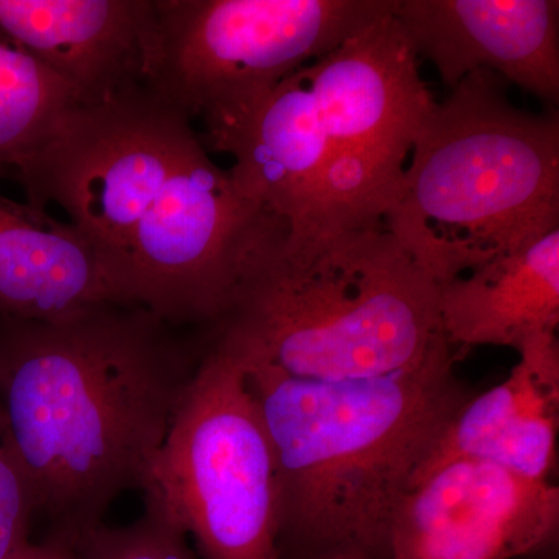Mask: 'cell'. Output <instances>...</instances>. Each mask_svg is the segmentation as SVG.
<instances>
[{"mask_svg":"<svg viewBox=\"0 0 559 559\" xmlns=\"http://www.w3.org/2000/svg\"><path fill=\"white\" fill-rule=\"evenodd\" d=\"M283 229L242 197L193 130L132 230L121 272L140 307L209 331L229 310L249 261Z\"/></svg>","mask_w":559,"mask_h":559,"instance_id":"8","label":"cell"},{"mask_svg":"<svg viewBox=\"0 0 559 559\" xmlns=\"http://www.w3.org/2000/svg\"><path fill=\"white\" fill-rule=\"evenodd\" d=\"M249 261L216 340L242 360L311 381L415 369L443 340L439 285L384 224L288 241Z\"/></svg>","mask_w":559,"mask_h":559,"instance_id":"3","label":"cell"},{"mask_svg":"<svg viewBox=\"0 0 559 559\" xmlns=\"http://www.w3.org/2000/svg\"><path fill=\"white\" fill-rule=\"evenodd\" d=\"M457 353L443 337L415 369L359 381L300 380L235 353L274 450L280 559H389L401 500L473 396Z\"/></svg>","mask_w":559,"mask_h":559,"instance_id":"2","label":"cell"},{"mask_svg":"<svg viewBox=\"0 0 559 559\" xmlns=\"http://www.w3.org/2000/svg\"><path fill=\"white\" fill-rule=\"evenodd\" d=\"M10 559H80L72 544L60 535L50 533L49 538L40 544L28 540Z\"/></svg>","mask_w":559,"mask_h":559,"instance_id":"19","label":"cell"},{"mask_svg":"<svg viewBox=\"0 0 559 559\" xmlns=\"http://www.w3.org/2000/svg\"><path fill=\"white\" fill-rule=\"evenodd\" d=\"M204 559H280V485L241 359L210 333L142 488Z\"/></svg>","mask_w":559,"mask_h":559,"instance_id":"6","label":"cell"},{"mask_svg":"<svg viewBox=\"0 0 559 559\" xmlns=\"http://www.w3.org/2000/svg\"><path fill=\"white\" fill-rule=\"evenodd\" d=\"M384 227L437 285L559 227V114L514 106L489 70L423 124Z\"/></svg>","mask_w":559,"mask_h":559,"instance_id":"4","label":"cell"},{"mask_svg":"<svg viewBox=\"0 0 559 559\" xmlns=\"http://www.w3.org/2000/svg\"><path fill=\"white\" fill-rule=\"evenodd\" d=\"M210 344L140 305L0 316V440L70 544L142 489Z\"/></svg>","mask_w":559,"mask_h":559,"instance_id":"1","label":"cell"},{"mask_svg":"<svg viewBox=\"0 0 559 559\" xmlns=\"http://www.w3.org/2000/svg\"><path fill=\"white\" fill-rule=\"evenodd\" d=\"M396 7L399 0H154L145 86L191 123L201 120V138H209Z\"/></svg>","mask_w":559,"mask_h":559,"instance_id":"5","label":"cell"},{"mask_svg":"<svg viewBox=\"0 0 559 559\" xmlns=\"http://www.w3.org/2000/svg\"><path fill=\"white\" fill-rule=\"evenodd\" d=\"M75 106L66 84L0 33V179L20 182Z\"/></svg>","mask_w":559,"mask_h":559,"instance_id":"16","label":"cell"},{"mask_svg":"<svg viewBox=\"0 0 559 559\" xmlns=\"http://www.w3.org/2000/svg\"><path fill=\"white\" fill-rule=\"evenodd\" d=\"M395 13L305 66L329 162L310 229L289 241L382 226L399 193L415 140L436 100Z\"/></svg>","mask_w":559,"mask_h":559,"instance_id":"7","label":"cell"},{"mask_svg":"<svg viewBox=\"0 0 559 559\" xmlns=\"http://www.w3.org/2000/svg\"><path fill=\"white\" fill-rule=\"evenodd\" d=\"M154 0H0V33L69 87L79 106L145 86Z\"/></svg>","mask_w":559,"mask_h":559,"instance_id":"12","label":"cell"},{"mask_svg":"<svg viewBox=\"0 0 559 559\" xmlns=\"http://www.w3.org/2000/svg\"><path fill=\"white\" fill-rule=\"evenodd\" d=\"M35 498L20 463L0 440V559H10L28 543Z\"/></svg>","mask_w":559,"mask_h":559,"instance_id":"18","label":"cell"},{"mask_svg":"<svg viewBox=\"0 0 559 559\" xmlns=\"http://www.w3.org/2000/svg\"><path fill=\"white\" fill-rule=\"evenodd\" d=\"M193 130L148 87L75 106L17 183L28 204H55L66 212L128 288L121 272L124 248Z\"/></svg>","mask_w":559,"mask_h":559,"instance_id":"9","label":"cell"},{"mask_svg":"<svg viewBox=\"0 0 559 559\" xmlns=\"http://www.w3.org/2000/svg\"><path fill=\"white\" fill-rule=\"evenodd\" d=\"M559 488L481 460L423 474L401 500L389 559H518L558 536Z\"/></svg>","mask_w":559,"mask_h":559,"instance_id":"10","label":"cell"},{"mask_svg":"<svg viewBox=\"0 0 559 559\" xmlns=\"http://www.w3.org/2000/svg\"><path fill=\"white\" fill-rule=\"evenodd\" d=\"M395 14L415 55L451 90L489 70L558 109L557 0H399Z\"/></svg>","mask_w":559,"mask_h":559,"instance_id":"11","label":"cell"},{"mask_svg":"<svg viewBox=\"0 0 559 559\" xmlns=\"http://www.w3.org/2000/svg\"><path fill=\"white\" fill-rule=\"evenodd\" d=\"M518 353L520 360L506 381L463 404L417 480L441 463L471 459L525 479L551 481L559 429L557 333L538 334Z\"/></svg>","mask_w":559,"mask_h":559,"instance_id":"13","label":"cell"},{"mask_svg":"<svg viewBox=\"0 0 559 559\" xmlns=\"http://www.w3.org/2000/svg\"><path fill=\"white\" fill-rule=\"evenodd\" d=\"M72 546L80 559H197L186 533L150 509L128 527L103 522Z\"/></svg>","mask_w":559,"mask_h":559,"instance_id":"17","label":"cell"},{"mask_svg":"<svg viewBox=\"0 0 559 559\" xmlns=\"http://www.w3.org/2000/svg\"><path fill=\"white\" fill-rule=\"evenodd\" d=\"M440 330L452 347L520 349L559 325V227L439 285Z\"/></svg>","mask_w":559,"mask_h":559,"instance_id":"15","label":"cell"},{"mask_svg":"<svg viewBox=\"0 0 559 559\" xmlns=\"http://www.w3.org/2000/svg\"><path fill=\"white\" fill-rule=\"evenodd\" d=\"M135 305L100 249L69 221L0 194V316L51 322Z\"/></svg>","mask_w":559,"mask_h":559,"instance_id":"14","label":"cell"}]
</instances>
